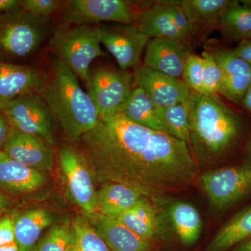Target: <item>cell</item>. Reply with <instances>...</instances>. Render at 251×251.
Listing matches in <instances>:
<instances>
[{"label": "cell", "instance_id": "obj_1", "mask_svg": "<svg viewBox=\"0 0 251 251\" xmlns=\"http://www.w3.org/2000/svg\"><path fill=\"white\" fill-rule=\"evenodd\" d=\"M75 143L97 183L125 185L154 204L189 188L199 177L188 143L138 125L121 113L100 118Z\"/></svg>", "mask_w": 251, "mask_h": 251}, {"label": "cell", "instance_id": "obj_2", "mask_svg": "<svg viewBox=\"0 0 251 251\" xmlns=\"http://www.w3.org/2000/svg\"><path fill=\"white\" fill-rule=\"evenodd\" d=\"M190 150L198 165H211L234 148L242 134L240 117L217 95L188 87Z\"/></svg>", "mask_w": 251, "mask_h": 251}, {"label": "cell", "instance_id": "obj_3", "mask_svg": "<svg viewBox=\"0 0 251 251\" xmlns=\"http://www.w3.org/2000/svg\"><path fill=\"white\" fill-rule=\"evenodd\" d=\"M42 97L63 133L72 143H77L93 129L100 120L92 99L81 87L77 75L54 56L50 59Z\"/></svg>", "mask_w": 251, "mask_h": 251}, {"label": "cell", "instance_id": "obj_4", "mask_svg": "<svg viewBox=\"0 0 251 251\" xmlns=\"http://www.w3.org/2000/svg\"><path fill=\"white\" fill-rule=\"evenodd\" d=\"M50 18L23 11L0 16V63L22 64L39 50L52 31Z\"/></svg>", "mask_w": 251, "mask_h": 251}, {"label": "cell", "instance_id": "obj_5", "mask_svg": "<svg viewBox=\"0 0 251 251\" xmlns=\"http://www.w3.org/2000/svg\"><path fill=\"white\" fill-rule=\"evenodd\" d=\"M49 48L54 57L85 82L92 63L106 55L100 47L94 25L59 27L52 34Z\"/></svg>", "mask_w": 251, "mask_h": 251}, {"label": "cell", "instance_id": "obj_6", "mask_svg": "<svg viewBox=\"0 0 251 251\" xmlns=\"http://www.w3.org/2000/svg\"><path fill=\"white\" fill-rule=\"evenodd\" d=\"M2 110L10 126L35 137L50 146L55 145V120L40 94H23L9 102Z\"/></svg>", "mask_w": 251, "mask_h": 251}, {"label": "cell", "instance_id": "obj_7", "mask_svg": "<svg viewBox=\"0 0 251 251\" xmlns=\"http://www.w3.org/2000/svg\"><path fill=\"white\" fill-rule=\"evenodd\" d=\"M216 211H225L251 193V165L206 171L198 180Z\"/></svg>", "mask_w": 251, "mask_h": 251}, {"label": "cell", "instance_id": "obj_8", "mask_svg": "<svg viewBox=\"0 0 251 251\" xmlns=\"http://www.w3.org/2000/svg\"><path fill=\"white\" fill-rule=\"evenodd\" d=\"M86 83L87 93L102 119L120 112L133 90L134 80L128 71L99 67L90 70Z\"/></svg>", "mask_w": 251, "mask_h": 251}, {"label": "cell", "instance_id": "obj_9", "mask_svg": "<svg viewBox=\"0 0 251 251\" xmlns=\"http://www.w3.org/2000/svg\"><path fill=\"white\" fill-rule=\"evenodd\" d=\"M133 3L124 0H69L63 7V26L97 25L103 23L133 25Z\"/></svg>", "mask_w": 251, "mask_h": 251}, {"label": "cell", "instance_id": "obj_10", "mask_svg": "<svg viewBox=\"0 0 251 251\" xmlns=\"http://www.w3.org/2000/svg\"><path fill=\"white\" fill-rule=\"evenodd\" d=\"M177 3L161 1L138 14L136 27L150 39L163 38L189 44L195 27Z\"/></svg>", "mask_w": 251, "mask_h": 251}, {"label": "cell", "instance_id": "obj_11", "mask_svg": "<svg viewBox=\"0 0 251 251\" xmlns=\"http://www.w3.org/2000/svg\"><path fill=\"white\" fill-rule=\"evenodd\" d=\"M94 26L99 42L113 56L120 69L127 71L138 65L150 39L136 25L103 23Z\"/></svg>", "mask_w": 251, "mask_h": 251}, {"label": "cell", "instance_id": "obj_12", "mask_svg": "<svg viewBox=\"0 0 251 251\" xmlns=\"http://www.w3.org/2000/svg\"><path fill=\"white\" fill-rule=\"evenodd\" d=\"M59 161L72 201L84 214L96 212L94 179L84 158L76 150L64 148L59 151Z\"/></svg>", "mask_w": 251, "mask_h": 251}, {"label": "cell", "instance_id": "obj_13", "mask_svg": "<svg viewBox=\"0 0 251 251\" xmlns=\"http://www.w3.org/2000/svg\"><path fill=\"white\" fill-rule=\"evenodd\" d=\"M206 50L214 56L221 70L219 93L232 103L241 104L251 87V66L237 57L233 50L214 45Z\"/></svg>", "mask_w": 251, "mask_h": 251}, {"label": "cell", "instance_id": "obj_14", "mask_svg": "<svg viewBox=\"0 0 251 251\" xmlns=\"http://www.w3.org/2000/svg\"><path fill=\"white\" fill-rule=\"evenodd\" d=\"M47 82L44 71L32 66L0 63V108L23 94L42 96Z\"/></svg>", "mask_w": 251, "mask_h": 251}, {"label": "cell", "instance_id": "obj_15", "mask_svg": "<svg viewBox=\"0 0 251 251\" xmlns=\"http://www.w3.org/2000/svg\"><path fill=\"white\" fill-rule=\"evenodd\" d=\"M133 80L135 87L143 89L158 108L187 102L188 87L179 79L143 65L135 69Z\"/></svg>", "mask_w": 251, "mask_h": 251}, {"label": "cell", "instance_id": "obj_16", "mask_svg": "<svg viewBox=\"0 0 251 251\" xmlns=\"http://www.w3.org/2000/svg\"><path fill=\"white\" fill-rule=\"evenodd\" d=\"M191 54L187 43L153 38L145 48L144 66L179 80L183 77L186 59Z\"/></svg>", "mask_w": 251, "mask_h": 251}, {"label": "cell", "instance_id": "obj_17", "mask_svg": "<svg viewBox=\"0 0 251 251\" xmlns=\"http://www.w3.org/2000/svg\"><path fill=\"white\" fill-rule=\"evenodd\" d=\"M2 151L15 161L37 171L53 169L54 156L50 145L11 127Z\"/></svg>", "mask_w": 251, "mask_h": 251}, {"label": "cell", "instance_id": "obj_18", "mask_svg": "<svg viewBox=\"0 0 251 251\" xmlns=\"http://www.w3.org/2000/svg\"><path fill=\"white\" fill-rule=\"evenodd\" d=\"M91 226L111 251H152L154 243L144 239L118 220L98 212L85 214Z\"/></svg>", "mask_w": 251, "mask_h": 251}, {"label": "cell", "instance_id": "obj_19", "mask_svg": "<svg viewBox=\"0 0 251 251\" xmlns=\"http://www.w3.org/2000/svg\"><path fill=\"white\" fill-rule=\"evenodd\" d=\"M117 220L134 233L153 243L166 238L156 204L145 196L140 198L134 206L119 216Z\"/></svg>", "mask_w": 251, "mask_h": 251}, {"label": "cell", "instance_id": "obj_20", "mask_svg": "<svg viewBox=\"0 0 251 251\" xmlns=\"http://www.w3.org/2000/svg\"><path fill=\"white\" fill-rule=\"evenodd\" d=\"M41 172L15 161L0 151V188L13 193H29L44 186Z\"/></svg>", "mask_w": 251, "mask_h": 251}, {"label": "cell", "instance_id": "obj_21", "mask_svg": "<svg viewBox=\"0 0 251 251\" xmlns=\"http://www.w3.org/2000/svg\"><path fill=\"white\" fill-rule=\"evenodd\" d=\"M143 196L125 185L118 183L103 184L96 193V212L117 219L134 206Z\"/></svg>", "mask_w": 251, "mask_h": 251}, {"label": "cell", "instance_id": "obj_22", "mask_svg": "<svg viewBox=\"0 0 251 251\" xmlns=\"http://www.w3.org/2000/svg\"><path fill=\"white\" fill-rule=\"evenodd\" d=\"M52 222V216L44 209H31L14 217L15 242L19 251H35L43 231Z\"/></svg>", "mask_w": 251, "mask_h": 251}, {"label": "cell", "instance_id": "obj_23", "mask_svg": "<svg viewBox=\"0 0 251 251\" xmlns=\"http://www.w3.org/2000/svg\"><path fill=\"white\" fill-rule=\"evenodd\" d=\"M167 216L175 234L184 245L197 242L202 228V221L196 208L188 203L177 201L167 208Z\"/></svg>", "mask_w": 251, "mask_h": 251}, {"label": "cell", "instance_id": "obj_24", "mask_svg": "<svg viewBox=\"0 0 251 251\" xmlns=\"http://www.w3.org/2000/svg\"><path fill=\"white\" fill-rule=\"evenodd\" d=\"M251 238V206L239 211L219 229L205 251H227Z\"/></svg>", "mask_w": 251, "mask_h": 251}, {"label": "cell", "instance_id": "obj_25", "mask_svg": "<svg viewBox=\"0 0 251 251\" xmlns=\"http://www.w3.org/2000/svg\"><path fill=\"white\" fill-rule=\"evenodd\" d=\"M218 25L227 40H251V7L243 1H231L220 16Z\"/></svg>", "mask_w": 251, "mask_h": 251}, {"label": "cell", "instance_id": "obj_26", "mask_svg": "<svg viewBox=\"0 0 251 251\" xmlns=\"http://www.w3.org/2000/svg\"><path fill=\"white\" fill-rule=\"evenodd\" d=\"M119 113L144 127L164 132L158 117V108L141 87L133 88Z\"/></svg>", "mask_w": 251, "mask_h": 251}, {"label": "cell", "instance_id": "obj_27", "mask_svg": "<svg viewBox=\"0 0 251 251\" xmlns=\"http://www.w3.org/2000/svg\"><path fill=\"white\" fill-rule=\"evenodd\" d=\"M229 0H182L179 5L193 27L218 22L220 16L230 4Z\"/></svg>", "mask_w": 251, "mask_h": 251}, {"label": "cell", "instance_id": "obj_28", "mask_svg": "<svg viewBox=\"0 0 251 251\" xmlns=\"http://www.w3.org/2000/svg\"><path fill=\"white\" fill-rule=\"evenodd\" d=\"M158 114L165 133L188 145L190 125L187 102L158 108Z\"/></svg>", "mask_w": 251, "mask_h": 251}, {"label": "cell", "instance_id": "obj_29", "mask_svg": "<svg viewBox=\"0 0 251 251\" xmlns=\"http://www.w3.org/2000/svg\"><path fill=\"white\" fill-rule=\"evenodd\" d=\"M72 228L75 240L72 251H111L85 216H77Z\"/></svg>", "mask_w": 251, "mask_h": 251}, {"label": "cell", "instance_id": "obj_30", "mask_svg": "<svg viewBox=\"0 0 251 251\" xmlns=\"http://www.w3.org/2000/svg\"><path fill=\"white\" fill-rule=\"evenodd\" d=\"M74 240L72 227L57 225L39 241L34 251H72Z\"/></svg>", "mask_w": 251, "mask_h": 251}, {"label": "cell", "instance_id": "obj_31", "mask_svg": "<svg viewBox=\"0 0 251 251\" xmlns=\"http://www.w3.org/2000/svg\"><path fill=\"white\" fill-rule=\"evenodd\" d=\"M202 86L201 94L206 95H217L221 85V70L217 61L210 51H203Z\"/></svg>", "mask_w": 251, "mask_h": 251}, {"label": "cell", "instance_id": "obj_32", "mask_svg": "<svg viewBox=\"0 0 251 251\" xmlns=\"http://www.w3.org/2000/svg\"><path fill=\"white\" fill-rule=\"evenodd\" d=\"M203 59L202 57L191 54L185 64L183 77L185 83L191 90L201 93L202 86Z\"/></svg>", "mask_w": 251, "mask_h": 251}, {"label": "cell", "instance_id": "obj_33", "mask_svg": "<svg viewBox=\"0 0 251 251\" xmlns=\"http://www.w3.org/2000/svg\"><path fill=\"white\" fill-rule=\"evenodd\" d=\"M60 1L57 0H21V9L41 18H49L59 9Z\"/></svg>", "mask_w": 251, "mask_h": 251}, {"label": "cell", "instance_id": "obj_34", "mask_svg": "<svg viewBox=\"0 0 251 251\" xmlns=\"http://www.w3.org/2000/svg\"><path fill=\"white\" fill-rule=\"evenodd\" d=\"M15 242L14 218L4 216L0 218V247Z\"/></svg>", "mask_w": 251, "mask_h": 251}, {"label": "cell", "instance_id": "obj_35", "mask_svg": "<svg viewBox=\"0 0 251 251\" xmlns=\"http://www.w3.org/2000/svg\"><path fill=\"white\" fill-rule=\"evenodd\" d=\"M233 52L237 57L251 66V40L241 41Z\"/></svg>", "mask_w": 251, "mask_h": 251}, {"label": "cell", "instance_id": "obj_36", "mask_svg": "<svg viewBox=\"0 0 251 251\" xmlns=\"http://www.w3.org/2000/svg\"><path fill=\"white\" fill-rule=\"evenodd\" d=\"M10 128L11 126L6 120L4 111L0 108V151H2L3 146L9 133Z\"/></svg>", "mask_w": 251, "mask_h": 251}, {"label": "cell", "instance_id": "obj_37", "mask_svg": "<svg viewBox=\"0 0 251 251\" xmlns=\"http://www.w3.org/2000/svg\"><path fill=\"white\" fill-rule=\"evenodd\" d=\"M21 10V0H0V16Z\"/></svg>", "mask_w": 251, "mask_h": 251}, {"label": "cell", "instance_id": "obj_38", "mask_svg": "<svg viewBox=\"0 0 251 251\" xmlns=\"http://www.w3.org/2000/svg\"><path fill=\"white\" fill-rule=\"evenodd\" d=\"M241 104L243 108L251 113V87L247 91Z\"/></svg>", "mask_w": 251, "mask_h": 251}, {"label": "cell", "instance_id": "obj_39", "mask_svg": "<svg viewBox=\"0 0 251 251\" xmlns=\"http://www.w3.org/2000/svg\"><path fill=\"white\" fill-rule=\"evenodd\" d=\"M230 251H251V238L234 247Z\"/></svg>", "mask_w": 251, "mask_h": 251}, {"label": "cell", "instance_id": "obj_40", "mask_svg": "<svg viewBox=\"0 0 251 251\" xmlns=\"http://www.w3.org/2000/svg\"><path fill=\"white\" fill-rule=\"evenodd\" d=\"M243 164L251 165V138L244 151V161Z\"/></svg>", "mask_w": 251, "mask_h": 251}, {"label": "cell", "instance_id": "obj_41", "mask_svg": "<svg viewBox=\"0 0 251 251\" xmlns=\"http://www.w3.org/2000/svg\"><path fill=\"white\" fill-rule=\"evenodd\" d=\"M9 202H8L7 198L0 191V214L4 211V209L7 207Z\"/></svg>", "mask_w": 251, "mask_h": 251}, {"label": "cell", "instance_id": "obj_42", "mask_svg": "<svg viewBox=\"0 0 251 251\" xmlns=\"http://www.w3.org/2000/svg\"><path fill=\"white\" fill-rule=\"evenodd\" d=\"M0 251H19L16 242L0 247Z\"/></svg>", "mask_w": 251, "mask_h": 251}, {"label": "cell", "instance_id": "obj_43", "mask_svg": "<svg viewBox=\"0 0 251 251\" xmlns=\"http://www.w3.org/2000/svg\"><path fill=\"white\" fill-rule=\"evenodd\" d=\"M246 4H247L248 6H250L251 7V1H243Z\"/></svg>", "mask_w": 251, "mask_h": 251}]
</instances>
